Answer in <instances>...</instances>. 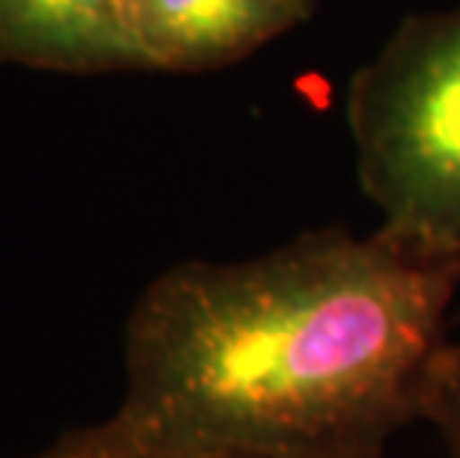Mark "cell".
<instances>
[{
    "label": "cell",
    "mask_w": 460,
    "mask_h": 458,
    "mask_svg": "<svg viewBox=\"0 0 460 458\" xmlns=\"http://www.w3.org/2000/svg\"><path fill=\"white\" fill-rule=\"evenodd\" d=\"M460 253L377 227L179 262L134 301L125 393L54 441L77 458H386L448 339Z\"/></svg>",
    "instance_id": "obj_1"
},
{
    "label": "cell",
    "mask_w": 460,
    "mask_h": 458,
    "mask_svg": "<svg viewBox=\"0 0 460 458\" xmlns=\"http://www.w3.org/2000/svg\"><path fill=\"white\" fill-rule=\"evenodd\" d=\"M348 129L380 227L460 253V6L389 36L348 86Z\"/></svg>",
    "instance_id": "obj_2"
},
{
    "label": "cell",
    "mask_w": 460,
    "mask_h": 458,
    "mask_svg": "<svg viewBox=\"0 0 460 458\" xmlns=\"http://www.w3.org/2000/svg\"><path fill=\"white\" fill-rule=\"evenodd\" d=\"M312 0H134L137 69L202 72L291 31Z\"/></svg>",
    "instance_id": "obj_3"
},
{
    "label": "cell",
    "mask_w": 460,
    "mask_h": 458,
    "mask_svg": "<svg viewBox=\"0 0 460 458\" xmlns=\"http://www.w3.org/2000/svg\"><path fill=\"white\" fill-rule=\"evenodd\" d=\"M0 60L60 72L137 69L128 0H0Z\"/></svg>",
    "instance_id": "obj_4"
},
{
    "label": "cell",
    "mask_w": 460,
    "mask_h": 458,
    "mask_svg": "<svg viewBox=\"0 0 460 458\" xmlns=\"http://www.w3.org/2000/svg\"><path fill=\"white\" fill-rule=\"evenodd\" d=\"M419 420L437 428L448 458H460V343H446L430 364Z\"/></svg>",
    "instance_id": "obj_5"
},
{
    "label": "cell",
    "mask_w": 460,
    "mask_h": 458,
    "mask_svg": "<svg viewBox=\"0 0 460 458\" xmlns=\"http://www.w3.org/2000/svg\"><path fill=\"white\" fill-rule=\"evenodd\" d=\"M33 458H77V455H68V453L57 450V446L51 444V446H48V450L36 453ZM214 458H282V455H214Z\"/></svg>",
    "instance_id": "obj_6"
},
{
    "label": "cell",
    "mask_w": 460,
    "mask_h": 458,
    "mask_svg": "<svg viewBox=\"0 0 460 458\" xmlns=\"http://www.w3.org/2000/svg\"><path fill=\"white\" fill-rule=\"evenodd\" d=\"M131 6H134V0H128V15H131Z\"/></svg>",
    "instance_id": "obj_7"
}]
</instances>
